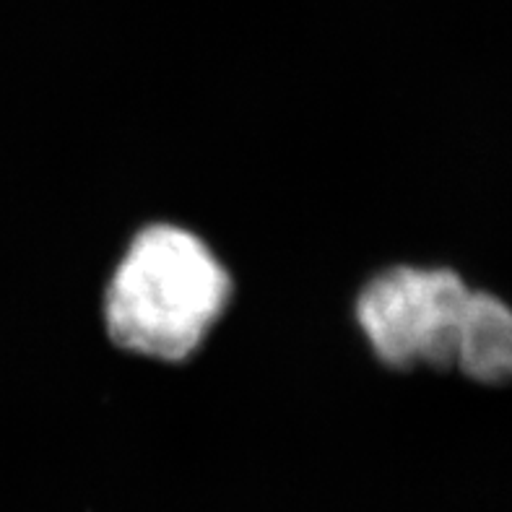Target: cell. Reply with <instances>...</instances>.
<instances>
[{"mask_svg": "<svg viewBox=\"0 0 512 512\" xmlns=\"http://www.w3.org/2000/svg\"><path fill=\"white\" fill-rule=\"evenodd\" d=\"M232 276L206 242L175 224H149L130 240L104 294L112 344L159 362L201 349L232 302Z\"/></svg>", "mask_w": 512, "mask_h": 512, "instance_id": "6da1fadb", "label": "cell"}, {"mask_svg": "<svg viewBox=\"0 0 512 512\" xmlns=\"http://www.w3.org/2000/svg\"><path fill=\"white\" fill-rule=\"evenodd\" d=\"M471 289L450 268L396 266L364 286L357 323L390 370H453Z\"/></svg>", "mask_w": 512, "mask_h": 512, "instance_id": "7a4b0ae2", "label": "cell"}, {"mask_svg": "<svg viewBox=\"0 0 512 512\" xmlns=\"http://www.w3.org/2000/svg\"><path fill=\"white\" fill-rule=\"evenodd\" d=\"M455 367L476 383H512V307L487 292H471Z\"/></svg>", "mask_w": 512, "mask_h": 512, "instance_id": "3957f363", "label": "cell"}]
</instances>
